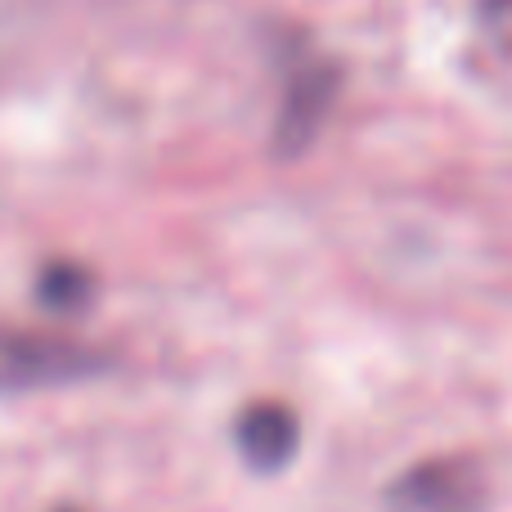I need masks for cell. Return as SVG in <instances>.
Wrapping results in <instances>:
<instances>
[{
	"mask_svg": "<svg viewBox=\"0 0 512 512\" xmlns=\"http://www.w3.org/2000/svg\"><path fill=\"white\" fill-rule=\"evenodd\" d=\"M486 477L468 459H427L387 486V512H481Z\"/></svg>",
	"mask_w": 512,
	"mask_h": 512,
	"instance_id": "6da1fadb",
	"label": "cell"
},
{
	"mask_svg": "<svg viewBox=\"0 0 512 512\" xmlns=\"http://www.w3.org/2000/svg\"><path fill=\"white\" fill-rule=\"evenodd\" d=\"M95 369H99V360L86 355L81 346L45 342V337H23V333H0V391L54 387V382L86 378Z\"/></svg>",
	"mask_w": 512,
	"mask_h": 512,
	"instance_id": "7a4b0ae2",
	"label": "cell"
},
{
	"mask_svg": "<svg viewBox=\"0 0 512 512\" xmlns=\"http://www.w3.org/2000/svg\"><path fill=\"white\" fill-rule=\"evenodd\" d=\"M288 77H292L288 95H283V108H279V149L301 153V144L319 131L328 104H333L337 77H333V68L319 63V59H301Z\"/></svg>",
	"mask_w": 512,
	"mask_h": 512,
	"instance_id": "3957f363",
	"label": "cell"
},
{
	"mask_svg": "<svg viewBox=\"0 0 512 512\" xmlns=\"http://www.w3.org/2000/svg\"><path fill=\"white\" fill-rule=\"evenodd\" d=\"M234 441H239V454L252 472H265L274 477L279 468H288L292 454H297V418H292L288 405H274V400H261L234 427Z\"/></svg>",
	"mask_w": 512,
	"mask_h": 512,
	"instance_id": "277c9868",
	"label": "cell"
},
{
	"mask_svg": "<svg viewBox=\"0 0 512 512\" xmlns=\"http://www.w3.org/2000/svg\"><path fill=\"white\" fill-rule=\"evenodd\" d=\"M36 297L45 301V306H54V310H72V306H81L86 301V292H90V279H86V270H77V265H50V270L41 274V283H36Z\"/></svg>",
	"mask_w": 512,
	"mask_h": 512,
	"instance_id": "5b68a950",
	"label": "cell"
},
{
	"mask_svg": "<svg viewBox=\"0 0 512 512\" xmlns=\"http://www.w3.org/2000/svg\"><path fill=\"white\" fill-rule=\"evenodd\" d=\"M481 23H486V32L495 36V41L512 45V0H486V9H481Z\"/></svg>",
	"mask_w": 512,
	"mask_h": 512,
	"instance_id": "8992f818",
	"label": "cell"
}]
</instances>
